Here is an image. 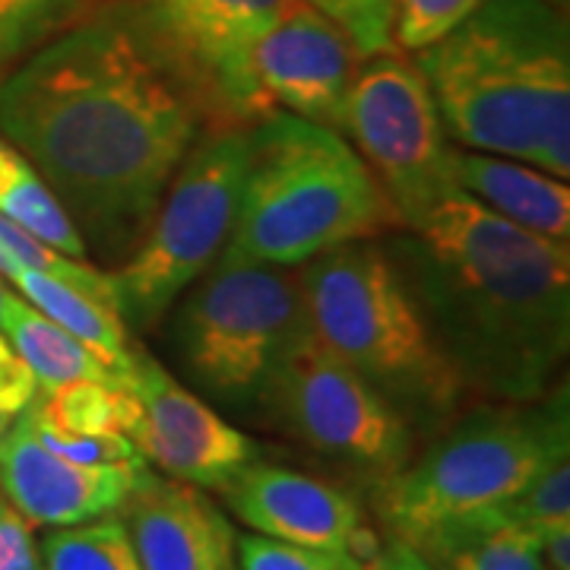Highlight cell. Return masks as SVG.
I'll return each mask as SVG.
<instances>
[{"label":"cell","mask_w":570,"mask_h":570,"mask_svg":"<svg viewBox=\"0 0 570 570\" xmlns=\"http://www.w3.org/2000/svg\"><path fill=\"white\" fill-rule=\"evenodd\" d=\"M0 216H7L10 223H17L67 257L89 261L80 232L67 216L61 200L55 197V190L3 134H0Z\"/></svg>","instance_id":"44dd1931"},{"label":"cell","mask_w":570,"mask_h":570,"mask_svg":"<svg viewBox=\"0 0 570 570\" xmlns=\"http://www.w3.org/2000/svg\"><path fill=\"white\" fill-rule=\"evenodd\" d=\"M393 228L390 204L346 134L273 111L247 130L238 213L219 257L305 266Z\"/></svg>","instance_id":"277c9868"},{"label":"cell","mask_w":570,"mask_h":570,"mask_svg":"<svg viewBox=\"0 0 570 570\" xmlns=\"http://www.w3.org/2000/svg\"><path fill=\"white\" fill-rule=\"evenodd\" d=\"M0 570H41L32 523L0 491Z\"/></svg>","instance_id":"4dcf8cb0"},{"label":"cell","mask_w":570,"mask_h":570,"mask_svg":"<svg viewBox=\"0 0 570 570\" xmlns=\"http://www.w3.org/2000/svg\"><path fill=\"white\" fill-rule=\"evenodd\" d=\"M26 425L32 428V434L39 438L51 453H58L70 463L82 466H146L142 453L127 434H77V431H63L55 422H48L36 406L22 412Z\"/></svg>","instance_id":"484cf974"},{"label":"cell","mask_w":570,"mask_h":570,"mask_svg":"<svg viewBox=\"0 0 570 570\" xmlns=\"http://www.w3.org/2000/svg\"><path fill=\"white\" fill-rule=\"evenodd\" d=\"M235 568L238 570H362V558L348 549H317L269 539L261 532L235 535Z\"/></svg>","instance_id":"4316f807"},{"label":"cell","mask_w":570,"mask_h":570,"mask_svg":"<svg viewBox=\"0 0 570 570\" xmlns=\"http://www.w3.org/2000/svg\"><path fill=\"white\" fill-rule=\"evenodd\" d=\"M568 456V387L539 403H498L450 422L431 448L377 485L393 532L422 549L438 532L504 510L542 469Z\"/></svg>","instance_id":"8992f818"},{"label":"cell","mask_w":570,"mask_h":570,"mask_svg":"<svg viewBox=\"0 0 570 570\" xmlns=\"http://www.w3.org/2000/svg\"><path fill=\"white\" fill-rule=\"evenodd\" d=\"M20 266L22 269H41V273L61 276V279L80 285L89 295H96L99 302L118 311L108 273L96 269L89 261L67 257L61 250L39 242L36 235H29L17 223H10L7 216H0V276H7L10 269H20Z\"/></svg>","instance_id":"d4e9b609"},{"label":"cell","mask_w":570,"mask_h":570,"mask_svg":"<svg viewBox=\"0 0 570 570\" xmlns=\"http://www.w3.org/2000/svg\"><path fill=\"white\" fill-rule=\"evenodd\" d=\"M130 387L140 400V419L127 438L137 444L142 460L156 463L168 479L223 491L247 463H254L257 444L245 431L228 425L142 348H134Z\"/></svg>","instance_id":"7c38bea8"},{"label":"cell","mask_w":570,"mask_h":570,"mask_svg":"<svg viewBox=\"0 0 570 570\" xmlns=\"http://www.w3.org/2000/svg\"><path fill=\"white\" fill-rule=\"evenodd\" d=\"M295 0H137L142 36L187 82L206 127H254L273 115L250 77V51Z\"/></svg>","instance_id":"8fae6325"},{"label":"cell","mask_w":570,"mask_h":570,"mask_svg":"<svg viewBox=\"0 0 570 570\" xmlns=\"http://www.w3.org/2000/svg\"><path fill=\"white\" fill-rule=\"evenodd\" d=\"M204 127L197 96L118 3L0 77V134L108 264L137 247Z\"/></svg>","instance_id":"6da1fadb"},{"label":"cell","mask_w":570,"mask_h":570,"mask_svg":"<svg viewBox=\"0 0 570 570\" xmlns=\"http://www.w3.org/2000/svg\"><path fill=\"white\" fill-rule=\"evenodd\" d=\"M450 175L460 190L489 206L501 219L549 242L570 238V190L549 171L508 156L453 146Z\"/></svg>","instance_id":"e0dca14e"},{"label":"cell","mask_w":570,"mask_h":570,"mask_svg":"<svg viewBox=\"0 0 570 570\" xmlns=\"http://www.w3.org/2000/svg\"><path fill=\"white\" fill-rule=\"evenodd\" d=\"M10 425H13V422H10L7 415H0V448H3V441H7V431H10Z\"/></svg>","instance_id":"e575fe53"},{"label":"cell","mask_w":570,"mask_h":570,"mask_svg":"<svg viewBox=\"0 0 570 570\" xmlns=\"http://www.w3.org/2000/svg\"><path fill=\"white\" fill-rule=\"evenodd\" d=\"M362 570H438L422 549H415L406 539H393L387 549H381L371 564Z\"/></svg>","instance_id":"d6a6232c"},{"label":"cell","mask_w":570,"mask_h":570,"mask_svg":"<svg viewBox=\"0 0 570 570\" xmlns=\"http://www.w3.org/2000/svg\"><path fill=\"white\" fill-rule=\"evenodd\" d=\"M39 412L63 431L77 434H130L140 419V400L130 384L111 387L96 381H77L36 396Z\"/></svg>","instance_id":"7402d4cb"},{"label":"cell","mask_w":570,"mask_h":570,"mask_svg":"<svg viewBox=\"0 0 570 570\" xmlns=\"http://www.w3.org/2000/svg\"><path fill=\"white\" fill-rule=\"evenodd\" d=\"M228 510L261 535L317 546L355 549L365 539V513L340 485L273 463H247L223 489Z\"/></svg>","instance_id":"9a60e30c"},{"label":"cell","mask_w":570,"mask_h":570,"mask_svg":"<svg viewBox=\"0 0 570 570\" xmlns=\"http://www.w3.org/2000/svg\"><path fill=\"white\" fill-rule=\"evenodd\" d=\"M346 134L381 187L396 228H415L456 187L453 146L431 86L403 51L358 67L346 102Z\"/></svg>","instance_id":"30bf717a"},{"label":"cell","mask_w":570,"mask_h":570,"mask_svg":"<svg viewBox=\"0 0 570 570\" xmlns=\"http://www.w3.org/2000/svg\"><path fill=\"white\" fill-rule=\"evenodd\" d=\"M3 292H7V285H3V279H0V302H3Z\"/></svg>","instance_id":"d590c367"},{"label":"cell","mask_w":570,"mask_h":570,"mask_svg":"<svg viewBox=\"0 0 570 570\" xmlns=\"http://www.w3.org/2000/svg\"><path fill=\"white\" fill-rule=\"evenodd\" d=\"M3 279H10L22 298L39 307L45 317H51L70 336H77L82 346L92 348L105 365L130 377L134 346H130L121 314L115 307L99 302L80 285L67 283L51 273H41V269H22L20 266V269H10Z\"/></svg>","instance_id":"d6986e66"},{"label":"cell","mask_w":570,"mask_h":570,"mask_svg":"<svg viewBox=\"0 0 570 570\" xmlns=\"http://www.w3.org/2000/svg\"><path fill=\"white\" fill-rule=\"evenodd\" d=\"M450 140L570 178V36L561 0H482L415 51Z\"/></svg>","instance_id":"3957f363"},{"label":"cell","mask_w":570,"mask_h":570,"mask_svg":"<svg viewBox=\"0 0 570 570\" xmlns=\"http://www.w3.org/2000/svg\"><path fill=\"white\" fill-rule=\"evenodd\" d=\"M298 266L216 261L184 292L171 346L184 374L225 406H254L283 352L305 330Z\"/></svg>","instance_id":"52a82bcc"},{"label":"cell","mask_w":570,"mask_h":570,"mask_svg":"<svg viewBox=\"0 0 570 570\" xmlns=\"http://www.w3.org/2000/svg\"><path fill=\"white\" fill-rule=\"evenodd\" d=\"M149 475L146 466H82L41 444L13 419L0 448V491L32 527L63 530L121 513L127 498Z\"/></svg>","instance_id":"5bb4252c"},{"label":"cell","mask_w":570,"mask_h":570,"mask_svg":"<svg viewBox=\"0 0 570 570\" xmlns=\"http://www.w3.org/2000/svg\"><path fill=\"white\" fill-rule=\"evenodd\" d=\"M422 551L438 570H549L535 527L504 510L438 532Z\"/></svg>","instance_id":"ffe728a7"},{"label":"cell","mask_w":570,"mask_h":570,"mask_svg":"<svg viewBox=\"0 0 570 570\" xmlns=\"http://www.w3.org/2000/svg\"><path fill=\"white\" fill-rule=\"evenodd\" d=\"M307 326L365 377L409 428L453 422L466 387L450 367L403 276L374 242H346L298 266Z\"/></svg>","instance_id":"5b68a950"},{"label":"cell","mask_w":570,"mask_h":570,"mask_svg":"<svg viewBox=\"0 0 570 570\" xmlns=\"http://www.w3.org/2000/svg\"><path fill=\"white\" fill-rule=\"evenodd\" d=\"M121 513L140 570H235V530L204 489L149 472Z\"/></svg>","instance_id":"2e32d148"},{"label":"cell","mask_w":570,"mask_h":570,"mask_svg":"<svg viewBox=\"0 0 570 570\" xmlns=\"http://www.w3.org/2000/svg\"><path fill=\"white\" fill-rule=\"evenodd\" d=\"M510 520H520L527 527H542L554 520H570V463L568 456L554 460L520 491L508 508Z\"/></svg>","instance_id":"f546056e"},{"label":"cell","mask_w":570,"mask_h":570,"mask_svg":"<svg viewBox=\"0 0 570 570\" xmlns=\"http://www.w3.org/2000/svg\"><path fill=\"white\" fill-rule=\"evenodd\" d=\"M105 7L108 0H0V77Z\"/></svg>","instance_id":"603a6c76"},{"label":"cell","mask_w":570,"mask_h":570,"mask_svg":"<svg viewBox=\"0 0 570 570\" xmlns=\"http://www.w3.org/2000/svg\"><path fill=\"white\" fill-rule=\"evenodd\" d=\"M479 7H482V0H396L393 45H396V51L415 55V51L450 36Z\"/></svg>","instance_id":"83f0119b"},{"label":"cell","mask_w":570,"mask_h":570,"mask_svg":"<svg viewBox=\"0 0 570 570\" xmlns=\"http://www.w3.org/2000/svg\"><path fill=\"white\" fill-rule=\"evenodd\" d=\"M39 551L41 570H140L118 517L51 530L39 542Z\"/></svg>","instance_id":"cb8c5ba5"},{"label":"cell","mask_w":570,"mask_h":570,"mask_svg":"<svg viewBox=\"0 0 570 570\" xmlns=\"http://www.w3.org/2000/svg\"><path fill=\"white\" fill-rule=\"evenodd\" d=\"M362 51L305 0H295L250 51V77L264 102L346 134V102Z\"/></svg>","instance_id":"4fadbf2b"},{"label":"cell","mask_w":570,"mask_h":570,"mask_svg":"<svg viewBox=\"0 0 570 570\" xmlns=\"http://www.w3.org/2000/svg\"><path fill=\"white\" fill-rule=\"evenodd\" d=\"M384 250L463 381L498 403L554 390L570 348V250L453 187Z\"/></svg>","instance_id":"7a4b0ae2"},{"label":"cell","mask_w":570,"mask_h":570,"mask_svg":"<svg viewBox=\"0 0 570 570\" xmlns=\"http://www.w3.org/2000/svg\"><path fill=\"white\" fill-rule=\"evenodd\" d=\"M254 409L266 422L377 485L412 460L415 431L377 390L305 330L266 377Z\"/></svg>","instance_id":"9c48e42d"},{"label":"cell","mask_w":570,"mask_h":570,"mask_svg":"<svg viewBox=\"0 0 570 570\" xmlns=\"http://www.w3.org/2000/svg\"><path fill=\"white\" fill-rule=\"evenodd\" d=\"M539 546L549 570H570V520H554L535 527Z\"/></svg>","instance_id":"836d02e7"},{"label":"cell","mask_w":570,"mask_h":570,"mask_svg":"<svg viewBox=\"0 0 570 570\" xmlns=\"http://www.w3.org/2000/svg\"><path fill=\"white\" fill-rule=\"evenodd\" d=\"M346 32L362 58L390 55L393 45V13L396 0H305Z\"/></svg>","instance_id":"f1b7e54d"},{"label":"cell","mask_w":570,"mask_h":570,"mask_svg":"<svg viewBox=\"0 0 570 570\" xmlns=\"http://www.w3.org/2000/svg\"><path fill=\"white\" fill-rule=\"evenodd\" d=\"M0 333L36 374L41 393L58 390L63 384H77V381H96V384H111V387L130 384L127 374L105 365L92 348H86L77 336H70L63 326L45 317L20 292H10V288L3 292Z\"/></svg>","instance_id":"ac0fdd59"},{"label":"cell","mask_w":570,"mask_h":570,"mask_svg":"<svg viewBox=\"0 0 570 570\" xmlns=\"http://www.w3.org/2000/svg\"><path fill=\"white\" fill-rule=\"evenodd\" d=\"M250 127H206L187 153L137 247L108 273L130 330L159 324L168 307L219 261L232 235Z\"/></svg>","instance_id":"ba28073f"},{"label":"cell","mask_w":570,"mask_h":570,"mask_svg":"<svg viewBox=\"0 0 570 570\" xmlns=\"http://www.w3.org/2000/svg\"><path fill=\"white\" fill-rule=\"evenodd\" d=\"M36 396H39L36 374L22 362L20 352L7 343V336H0V415H7L10 422L20 419Z\"/></svg>","instance_id":"1f68e13d"}]
</instances>
